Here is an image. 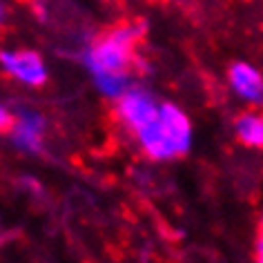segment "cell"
Segmentation results:
<instances>
[{
	"label": "cell",
	"mask_w": 263,
	"mask_h": 263,
	"mask_svg": "<svg viewBox=\"0 0 263 263\" xmlns=\"http://www.w3.org/2000/svg\"><path fill=\"white\" fill-rule=\"evenodd\" d=\"M11 118H14V111H11L7 105L0 101V132H7V129H9Z\"/></svg>",
	"instance_id": "9"
},
{
	"label": "cell",
	"mask_w": 263,
	"mask_h": 263,
	"mask_svg": "<svg viewBox=\"0 0 263 263\" xmlns=\"http://www.w3.org/2000/svg\"><path fill=\"white\" fill-rule=\"evenodd\" d=\"M143 36V27L125 23L94 38L83 51V65L89 76L107 71H132L136 63V45Z\"/></svg>",
	"instance_id": "2"
},
{
	"label": "cell",
	"mask_w": 263,
	"mask_h": 263,
	"mask_svg": "<svg viewBox=\"0 0 263 263\" xmlns=\"http://www.w3.org/2000/svg\"><path fill=\"white\" fill-rule=\"evenodd\" d=\"M7 134L18 152L38 154L45 147V139H47V121L36 109H18L14 111Z\"/></svg>",
	"instance_id": "6"
},
{
	"label": "cell",
	"mask_w": 263,
	"mask_h": 263,
	"mask_svg": "<svg viewBox=\"0 0 263 263\" xmlns=\"http://www.w3.org/2000/svg\"><path fill=\"white\" fill-rule=\"evenodd\" d=\"M254 259L263 263V234L256 236V243H254Z\"/></svg>",
	"instance_id": "10"
},
{
	"label": "cell",
	"mask_w": 263,
	"mask_h": 263,
	"mask_svg": "<svg viewBox=\"0 0 263 263\" xmlns=\"http://www.w3.org/2000/svg\"><path fill=\"white\" fill-rule=\"evenodd\" d=\"M159 107H161V101L156 98L154 91H149L139 83H134L118 101H114L116 121L121 123V127L129 136H134L139 129L145 127L156 116Z\"/></svg>",
	"instance_id": "4"
},
{
	"label": "cell",
	"mask_w": 263,
	"mask_h": 263,
	"mask_svg": "<svg viewBox=\"0 0 263 263\" xmlns=\"http://www.w3.org/2000/svg\"><path fill=\"white\" fill-rule=\"evenodd\" d=\"M3 18H5V9H3V3H0V25H3Z\"/></svg>",
	"instance_id": "12"
},
{
	"label": "cell",
	"mask_w": 263,
	"mask_h": 263,
	"mask_svg": "<svg viewBox=\"0 0 263 263\" xmlns=\"http://www.w3.org/2000/svg\"><path fill=\"white\" fill-rule=\"evenodd\" d=\"M91 83H94L96 91L107 101H118L125 91H127L132 85H134V76L132 71H107V74H98L91 76Z\"/></svg>",
	"instance_id": "8"
},
{
	"label": "cell",
	"mask_w": 263,
	"mask_h": 263,
	"mask_svg": "<svg viewBox=\"0 0 263 263\" xmlns=\"http://www.w3.org/2000/svg\"><path fill=\"white\" fill-rule=\"evenodd\" d=\"M234 139L248 149H263V111L248 107L232 123Z\"/></svg>",
	"instance_id": "7"
},
{
	"label": "cell",
	"mask_w": 263,
	"mask_h": 263,
	"mask_svg": "<svg viewBox=\"0 0 263 263\" xmlns=\"http://www.w3.org/2000/svg\"><path fill=\"white\" fill-rule=\"evenodd\" d=\"M0 71L23 87L38 89L49 81V67L36 49L9 47L0 49Z\"/></svg>",
	"instance_id": "3"
},
{
	"label": "cell",
	"mask_w": 263,
	"mask_h": 263,
	"mask_svg": "<svg viewBox=\"0 0 263 263\" xmlns=\"http://www.w3.org/2000/svg\"><path fill=\"white\" fill-rule=\"evenodd\" d=\"M228 89L246 107L263 109V71L248 61H236L226 71Z\"/></svg>",
	"instance_id": "5"
},
{
	"label": "cell",
	"mask_w": 263,
	"mask_h": 263,
	"mask_svg": "<svg viewBox=\"0 0 263 263\" xmlns=\"http://www.w3.org/2000/svg\"><path fill=\"white\" fill-rule=\"evenodd\" d=\"M259 234H263V210H261V214H259Z\"/></svg>",
	"instance_id": "11"
},
{
	"label": "cell",
	"mask_w": 263,
	"mask_h": 263,
	"mask_svg": "<svg viewBox=\"0 0 263 263\" xmlns=\"http://www.w3.org/2000/svg\"><path fill=\"white\" fill-rule=\"evenodd\" d=\"M132 139L145 159L154 163H170L190 154L194 145V125L183 107L161 101L156 116Z\"/></svg>",
	"instance_id": "1"
}]
</instances>
